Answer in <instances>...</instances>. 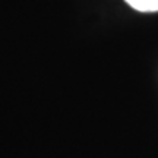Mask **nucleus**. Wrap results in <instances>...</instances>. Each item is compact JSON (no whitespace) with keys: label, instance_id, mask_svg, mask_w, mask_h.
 I'll return each instance as SVG.
<instances>
[{"label":"nucleus","instance_id":"nucleus-1","mask_svg":"<svg viewBox=\"0 0 158 158\" xmlns=\"http://www.w3.org/2000/svg\"><path fill=\"white\" fill-rule=\"evenodd\" d=\"M127 5L142 13H154L158 12V0H124Z\"/></svg>","mask_w":158,"mask_h":158}]
</instances>
